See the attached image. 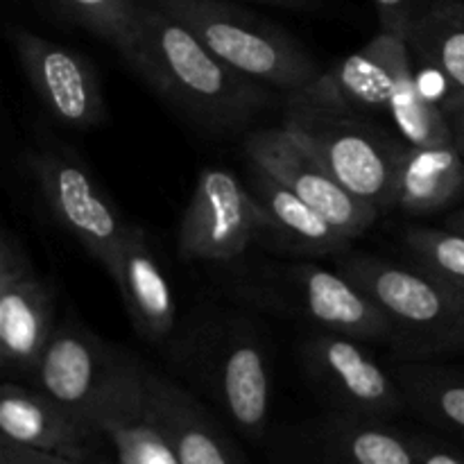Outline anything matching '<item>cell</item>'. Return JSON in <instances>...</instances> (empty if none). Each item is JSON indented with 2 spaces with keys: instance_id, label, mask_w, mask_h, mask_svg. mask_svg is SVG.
Masks as SVG:
<instances>
[{
  "instance_id": "cell-1",
  "label": "cell",
  "mask_w": 464,
  "mask_h": 464,
  "mask_svg": "<svg viewBox=\"0 0 464 464\" xmlns=\"http://www.w3.org/2000/svg\"><path fill=\"white\" fill-rule=\"evenodd\" d=\"M122 59L159 98L211 134L247 130L275 102V89L222 62L184 23L150 0Z\"/></svg>"
},
{
  "instance_id": "cell-2",
  "label": "cell",
  "mask_w": 464,
  "mask_h": 464,
  "mask_svg": "<svg viewBox=\"0 0 464 464\" xmlns=\"http://www.w3.org/2000/svg\"><path fill=\"white\" fill-rule=\"evenodd\" d=\"M417 63L406 36L381 30L370 44L322 72L320 80L290 95L347 109L372 121L390 118L411 145L456 143L442 100L421 86Z\"/></svg>"
},
{
  "instance_id": "cell-3",
  "label": "cell",
  "mask_w": 464,
  "mask_h": 464,
  "mask_svg": "<svg viewBox=\"0 0 464 464\" xmlns=\"http://www.w3.org/2000/svg\"><path fill=\"white\" fill-rule=\"evenodd\" d=\"M394 326L397 361H433L464 353V288L417 266L353 254L338 267Z\"/></svg>"
},
{
  "instance_id": "cell-4",
  "label": "cell",
  "mask_w": 464,
  "mask_h": 464,
  "mask_svg": "<svg viewBox=\"0 0 464 464\" xmlns=\"http://www.w3.org/2000/svg\"><path fill=\"white\" fill-rule=\"evenodd\" d=\"M179 358L245 438L263 440L272 403V362L252 320L220 313L195 326Z\"/></svg>"
},
{
  "instance_id": "cell-5",
  "label": "cell",
  "mask_w": 464,
  "mask_h": 464,
  "mask_svg": "<svg viewBox=\"0 0 464 464\" xmlns=\"http://www.w3.org/2000/svg\"><path fill=\"white\" fill-rule=\"evenodd\" d=\"M184 23L208 50L275 91L299 93L322 68L293 34L234 0H150Z\"/></svg>"
},
{
  "instance_id": "cell-6",
  "label": "cell",
  "mask_w": 464,
  "mask_h": 464,
  "mask_svg": "<svg viewBox=\"0 0 464 464\" xmlns=\"http://www.w3.org/2000/svg\"><path fill=\"white\" fill-rule=\"evenodd\" d=\"M284 127L340 186L388 211L394 168L406 140L361 113L288 95Z\"/></svg>"
},
{
  "instance_id": "cell-7",
  "label": "cell",
  "mask_w": 464,
  "mask_h": 464,
  "mask_svg": "<svg viewBox=\"0 0 464 464\" xmlns=\"http://www.w3.org/2000/svg\"><path fill=\"white\" fill-rule=\"evenodd\" d=\"M238 293L256 306L293 317L311 329L335 331L362 343L394 344L390 317L340 270H326L315 263L266 266L256 276L238 284Z\"/></svg>"
},
{
  "instance_id": "cell-8",
  "label": "cell",
  "mask_w": 464,
  "mask_h": 464,
  "mask_svg": "<svg viewBox=\"0 0 464 464\" xmlns=\"http://www.w3.org/2000/svg\"><path fill=\"white\" fill-rule=\"evenodd\" d=\"M27 168L50 216L109 275L130 222L122 220L84 159L68 145L45 140L30 152Z\"/></svg>"
},
{
  "instance_id": "cell-9",
  "label": "cell",
  "mask_w": 464,
  "mask_h": 464,
  "mask_svg": "<svg viewBox=\"0 0 464 464\" xmlns=\"http://www.w3.org/2000/svg\"><path fill=\"white\" fill-rule=\"evenodd\" d=\"M299 356L308 383L329 403V411L381 421L408 412L401 385L362 347V340L311 329L302 338Z\"/></svg>"
},
{
  "instance_id": "cell-10",
  "label": "cell",
  "mask_w": 464,
  "mask_h": 464,
  "mask_svg": "<svg viewBox=\"0 0 464 464\" xmlns=\"http://www.w3.org/2000/svg\"><path fill=\"white\" fill-rule=\"evenodd\" d=\"M267 236L270 222L249 186L225 168L199 172L177 236L184 261H234Z\"/></svg>"
},
{
  "instance_id": "cell-11",
  "label": "cell",
  "mask_w": 464,
  "mask_h": 464,
  "mask_svg": "<svg viewBox=\"0 0 464 464\" xmlns=\"http://www.w3.org/2000/svg\"><path fill=\"white\" fill-rule=\"evenodd\" d=\"M57 297L39 276L21 240L9 229L0 236V365L5 376L30 383L53 335Z\"/></svg>"
},
{
  "instance_id": "cell-12",
  "label": "cell",
  "mask_w": 464,
  "mask_h": 464,
  "mask_svg": "<svg viewBox=\"0 0 464 464\" xmlns=\"http://www.w3.org/2000/svg\"><path fill=\"white\" fill-rule=\"evenodd\" d=\"M7 36L32 91L57 125L89 131L107 121L98 72L84 54L23 25H9Z\"/></svg>"
},
{
  "instance_id": "cell-13",
  "label": "cell",
  "mask_w": 464,
  "mask_h": 464,
  "mask_svg": "<svg viewBox=\"0 0 464 464\" xmlns=\"http://www.w3.org/2000/svg\"><path fill=\"white\" fill-rule=\"evenodd\" d=\"M270 453L276 464H417L411 433L335 411L285 426Z\"/></svg>"
},
{
  "instance_id": "cell-14",
  "label": "cell",
  "mask_w": 464,
  "mask_h": 464,
  "mask_svg": "<svg viewBox=\"0 0 464 464\" xmlns=\"http://www.w3.org/2000/svg\"><path fill=\"white\" fill-rule=\"evenodd\" d=\"M150 367L118 347L93 415L95 433L111 464H179L152 411Z\"/></svg>"
},
{
  "instance_id": "cell-15",
  "label": "cell",
  "mask_w": 464,
  "mask_h": 464,
  "mask_svg": "<svg viewBox=\"0 0 464 464\" xmlns=\"http://www.w3.org/2000/svg\"><path fill=\"white\" fill-rule=\"evenodd\" d=\"M245 157L247 163L263 168L275 179L288 186L308 207L315 208L349 238L365 234L381 216L374 204L356 198L344 186H340L284 125L279 130L247 134Z\"/></svg>"
},
{
  "instance_id": "cell-16",
  "label": "cell",
  "mask_w": 464,
  "mask_h": 464,
  "mask_svg": "<svg viewBox=\"0 0 464 464\" xmlns=\"http://www.w3.org/2000/svg\"><path fill=\"white\" fill-rule=\"evenodd\" d=\"M116 349L77 317H66L54 326L30 385L95 433V406L111 372Z\"/></svg>"
},
{
  "instance_id": "cell-17",
  "label": "cell",
  "mask_w": 464,
  "mask_h": 464,
  "mask_svg": "<svg viewBox=\"0 0 464 464\" xmlns=\"http://www.w3.org/2000/svg\"><path fill=\"white\" fill-rule=\"evenodd\" d=\"M0 433L14 444L75 462H89L102 451V442L89 426L39 388L18 381H5L0 388Z\"/></svg>"
},
{
  "instance_id": "cell-18",
  "label": "cell",
  "mask_w": 464,
  "mask_h": 464,
  "mask_svg": "<svg viewBox=\"0 0 464 464\" xmlns=\"http://www.w3.org/2000/svg\"><path fill=\"white\" fill-rule=\"evenodd\" d=\"M109 276L121 293L131 326L140 340L163 344L177 322V304L166 270L143 227L130 222L118 245Z\"/></svg>"
},
{
  "instance_id": "cell-19",
  "label": "cell",
  "mask_w": 464,
  "mask_h": 464,
  "mask_svg": "<svg viewBox=\"0 0 464 464\" xmlns=\"http://www.w3.org/2000/svg\"><path fill=\"white\" fill-rule=\"evenodd\" d=\"M152 411L179 464H247L216 417L181 385L148 370Z\"/></svg>"
},
{
  "instance_id": "cell-20",
  "label": "cell",
  "mask_w": 464,
  "mask_h": 464,
  "mask_svg": "<svg viewBox=\"0 0 464 464\" xmlns=\"http://www.w3.org/2000/svg\"><path fill=\"white\" fill-rule=\"evenodd\" d=\"M464 195V157L456 143L403 145L394 168L388 211L435 216Z\"/></svg>"
},
{
  "instance_id": "cell-21",
  "label": "cell",
  "mask_w": 464,
  "mask_h": 464,
  "mask_svg": "<svg viewBox=\"0 0 464 464\" xmlns=\"http://www.w3.org/2000/svg\"><path fill=\"white\" fill-rule=\"evenodd\" d=\"M247 177L249 190L270 222V236L266 245L290 254H308V256L347 252L353 238L331 225L315 208L308 207L288 186L254 163H249Z\"/></svg>"
},
{
  "instance_id": "cell-22",
  "label": "cell",
  "mask_w": 464,
  "mask_h": 464,
  "mask_svg": "<svg viewBox=\"0 0 464 464\" xmlns=\"http://www.w3.org/2000/svg\"><path fill=\"white\" fill-rule=\"evenodd\" d=\"M406 39L421 66L464 89V0H429Z\"/></svg>"
},
{
  "instance_id": "cell-23",
  "label": "cell",
  "mask_w": 464,
  "mask_h": 464,
  "mask_svg": "<svg viewBox=\"0 0 464 464\" xmlns=\"http://www.w3.org/2000/svg\"><path fill=\"white\" fill-rule=\"evenodd\" d=\"M392 374L401 385L408 412L464 438V374L429 361H399Z\"/></svg>"
},
{
  "instance_id": "cell-24",
  "label": "cell",
  "mask_w": 464,
  "mask_h": 464,
  "mask_svg": "<svg viewBox=\"0 0 464 464\" xmlns=\"http://www.w3.org/2000/svg\"><path fill=\"white\" fill-rule=\"evenodd\" d=\"M57 16L125 54L131 45L145 0H39Z\"/></svg>"
},
{
  "instance_id": "cell-25",
  "label": "cell",
  "mask_w": 464,
  "mask_h": 464,
  "mask_svg": "<svg viewBox=\"0 0 464 464\" xmlns=\"http://www.w3.org/2000/svg\"><path fill=\"white\" fill-rule=\"evenodd\" d=\"M406 252L415 266L438 279L464 288V236L451 229L411 227L403 234Z\"/></svg>"
},
{
  "instance_id": "cell-26",
  "label": "cell",
  "mask_w": 464,
  "mask_h": 464,
  "mask_svg": "<svg viewBox=\"0 0 464 464\" xmlns=\"http://www.w3.org/2000/svg\"><path fill=\"white\" fill-rule=\"evenodd\" d=\"M379 14L381 30L408 36V30L429 0H372Z\"/></svg>"
},
{
  "instance_id": "cell-27",
  "label": "cell",
  "mask_w": 464,
  "mask_h": 464,
  "mask_svg": "<svg viewBox=\"0 0 464 464\" xmlns=\"http://www.w3.org/2000/svg\"><path fill=\"white\" fill-rule=\"evenodd\" d=\"M417 464H464V451L426 433H411Z\"/></svg>"
},
{
  "instance_id": "cell-28",
  "label": "cell",
  "mask_w": 464,
  "mask_h": 464,
  "mask_svg": "<svg viewBox=\"0 0 464 464\" xmlns=\"http://www.w3.org/2000/svg\"><path fill=\"white\" fill-rule=\"evenodd\" d=\"M0 464H86L54 456V453L39 451V449L21 447L9 440H0Z\"/></svg>"
},
{
  "instance_id": "cell-29",
  "label": "cell",
  "mask_w": 464,
  "mask_h": 464,
  "mask_svg": "<svg viewBox=\"0 0 464 464\" xmlns=\"http://www.w3.org/2000/svg\"><path fill=\"white\" fill-rule=\"evenodd\" d=\"M442 109L449 121V127H451L453 140H456L458 150H460L464 157V89L451 86L447 98L442 100Z\"/></svg>"
},
{
  "instance_id": "cell-30",
  "label": "cell",
  "mask_w": 464,
  "mask_h": 464,
  "mask_svg": "<svg viewBox=\"0 0 464 464\" xmlns=\"http://www.w3.org/2000/svg\"><path fill=\"white\" fill-rule=\"evenodd\" d=\"M254 3L293 9V12H317V9H322V0H254Z\"/></svg>"
},
{
  "instance_id": "cell-31",
  "label": "cell",
  "mask_w": 464,
  "mask_h": 464,
  "mask_svg": "<svg viewBox=\"0 0 464 464\" xmlns=\"http://www.w3.org/2000/svg\"><path fill=\"white\" fill-rule=\"evenodd\" d=\"M447 229L458 231V234L464 236V211L453 213V216L447 218Z\"/></svg>"
},
{
  "instance_id": "cell-32",
  "label": "cell",
  "mask_w": 464,
  "mask_h": 464,
  "mask_svg": "<svg viewBox=\"0 0 464 464\" xmlns=\"http://www.w3.org/2000/svg\"><path fill=\"white\" fill-rule=\"evenodd\" d=\"M86 464H111V460H109V458H107V453H104V451H98V453H95V456L91 458V460L86 462Z\"/></svg>"
}]
</instances>
